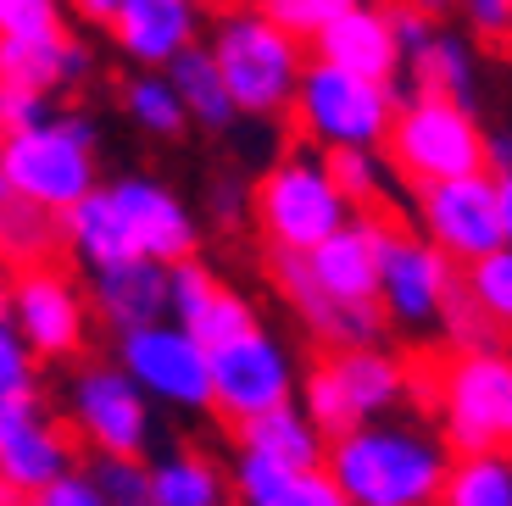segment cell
Listing matches in <instances>:
<instances>
[{
    "instance_id": "1",
    "label": "cell",
    "mask_w": 512,
    "mask_h": 506,
    "mask_svg": "<svg viewBox=\"0 0 512 506\" xmlns=\"http://www.w3.org/2000/svg\"><path fill=\"white\" fill-rule=\"evenodd\" d=\"M195 251H201V223H195L190 201L151 173L101 178L84 201L62 212V256H73V267H84V273L106 262H128V256L179 262Z\"/></svg>"
},
{
    "instance_id": "2",
    "label": "cell",
    "mask_w": 512,
    "mask_h": 506,
    "mask_svg": "<svg viewBox=\"0 0 512 506\" xmlns=\"http://www.w3.org/2000/svg\"><path fill=\"white\" fill-rule=\"evenodd\" d=\"M446 462L451 456L435 434L412 429V423H390V412L329 434V451H323V473L340 484V501H357V506L440 501Z\"/></svg>"
},
{
    "instance_id": "3",
    "label": "cell",
    "mask_w": 512,
    "mask_h": 506,
    "mask_svg": "<svg viewBox=\"0 0 512 506\" xmlns=\"http://www.w3.org/2000/svg\"><path fill=\"white\" fill-rule=\"evenodd\" d=\"M412 395L435 406L451 451H507L512 445V362L496 351H451L412 362Z\"/></svg>"
},
{
    "instance_id": "4",
    "label": "cell",
    "mask_w": 512,
    "mask_h": 506,
    "mask_svg": "<svg viewBox=\"0 0 512 506\" xmlns=\"http://www.w3.org/2000/svg\"><path fill=\"white\" fill-rule=\"evenodd\" d=\"M0 184L62 217L101 184V128L90 112L56 106L39 123L0 134Z\"/></svg>"
},
{
    "instance_id": "5",
    "label": "cell",
    "mask_w": 512,
    "mask_h": 506,
    "mask_svg": "<svg viewBox=\"0 0 512 506\" xmlns=\"http://www.w3.org/2000/svg\"><path fill=\"white\" fill-rule=\"evenodd\" d=\"M206 51L218 62L240 117L273 123V117L290 112L295 78H301L307 56H301V39L273 23L262 6H229L212 28V39H206Z\"/></svg>"
},
{
    "instance_id": "6",
    "label": "cell",
    "mask_w": 512,
    "mask_h": 506,
    "mask_svg": "<svg viewBox=\"0 0 512 506\" xmlns=\"http://www.w3.org/2000/svg\"><path fill=\"white\" fill-rule=\"evenodd\" d=\"M62 423L84 456H151L156 451V401L117 362H67Z\"/></svg>"
},
{
    "instance_id": "7",
    "label": "cell",
    "mask_w": 512,
    "mask_h": 506,
    "mask_svg": "<svg viewBox=\"0 0 512 506\" xmlns=\"http://www.w3.org/2000/svg\"><path fill=\"white\" fill-rule=\"evenodd\" d=\"M251 217L268 245H279V251H312V245H323L351 217V201L329 178L323 151H290L256 178Z\"/></svg>"
},
{
    "instance_id": "8",
    "label": "cell",
    "mask_w": 512,
    "mask_h": 506,
    "mask_svg": "<svg viewBox=\"0 0 512 506\" xmlns=\"http://www.w3.org/2000/svg\"><path fill=\"white\" fill-rule=\"evenodd\" d=\"M390 112H396V78H362L334 62H307L284 117H295V128L318 151H329V145H379Z\"/></svg>"
},
{
    "instance_id": "9",
    "label": "cell",
    "mask_w": 512,
    "mask_h": 506,
    "mask_svg": "<svg viewBox=\"0 0 512 506\" xmlns=\"http://www.w3.org/2000/svg\"><path fill=\"white\" fill-rule=\"evenodd\" d=\"M6 323L28 340V351L39 362H78L90 351V329H95V312H90V290L73 279V267H62L56 256L45 262H28L12 267V301H6Z\"/></svg>"
},
{
    "instance_id": "10",
    "label": "cell",
    "mask_w": 512,
    "mask_h": 506,
    "mask_svg": "<svg viewBox=\"0 0 512 506\" xmlns=\"http://www.w3.org/2000/svg\"><path fill=\"white\" fill-rule=\"evenodd\" d=\"M384 151L390 167L412 184H435V178L479 173L485 167V134L468 117L462 101H440V95H418V101L396 106L390 128H384Z\"/></svg>"
},
{
    "instance_id": "11",
    "label": "cell",
    "mask_w": 512,
    "mask_h": 506,
    "mask_svg": "<svg viewBox=\"0 0 512 506\" xmlns=\"http://www.w3.org/2000/svg\"><path fill=\"white\" fill-rule=\"evenodd\" d=\"M112 362L167 412H212V351L173 317L112 334Z\"/></svg>"
},
{
    "instance_id": "12",
    "label": "cell",
    "mask_w": 512,
    "mask_h": 506,
    "mask_svg": "<svg viewBox=\"0 0 512 506\" xmlns=\"http://www.w3.org/2000/svg\"><path fill=\"white\" fill-rule=\"evenodd\" d=\"M457 279V262L429 234H412L396 217L379 228V312L396 329H429L440 317V295Z\"/></svg>"
},
{
    "instance_id": "13",
    "label": "cell",
    "mask_w": 512,
    "mask_h": 506,
    "mask_svg": "<svg viewBox=\"0 0 512 506\" xmlns=\"http://www.w3.org/2000/svg\"><path fill=\"white\" fill-rule=\"evenodd\" d=\"M279 401H295V362L262 323L212 345V412L223 423L256 418Z\"/></svg>"
},
{
    "instance_id": "14",
    "label": "cell",
    "mask_w": 512,
    "mask_h": 506,
    "mask_svg": "<svg viewBox=\"0 0 512 506\" xmlns=\"http://www.w3.org/2000/svg\"><path fill=\"white\" fill-rule=\"evenodd\" d=\"M418 217L423 234L451 256V262H474V256L496 251L501 240V201H496V173H457L418 184Z\"/></svg>"
},
{
    "instance_id": "15",
    "label": "cell",
    "mask_w": 512,
    "mask_h": 506,
    "mask_svg": "<svg viewBox=\"0 0 512 506\" xmlns=\"http://www.w3.org/2000/svg\"><path fill=\"white\" fill-rule=\"evenodd\" d=\"M78 440L45 401H23L0 412V484L12 501H34L56 473L78 462Z\"/></svg>"
},
{
    "instance_id": "16",
    "label": "cell",
    "mask_w": 512,
    "mask_h": 506,
    "mask_svg": "<svg viewBox=\"0 0 512 506\" xmlns=\"http://www.w3.org/2000/svg\"><path fill=\"white\" fill-rule=\"evenodd\" d=\"M268 279L284 295V306L307 323V334L323 351H334V345H368L384 334L379 301H340V295H329L307 273V251H279V245H268Z\"/></svg>"
},
{
    "instance_id": "17",
    "label": "cell",
    "mask_w": 512,
    "mask_h": 506,
    "mask_svg": "<svg viewBox=\"0 0 512 506\" xmlns=\"http://www.w3.org/2000/svg\"><path fill=\"white\" fill-rule=\"evenodd\" d=\"M167 317L184 323L206 351L223 345V340H234V334H245L251 323H262L256 306L245 301L240 290H229V284H223L201 256H179V262H167Z\"/></svg>"
},
{
    "instance_id": "18",
    "label": "cell",
    "mask_w": 512,
    "mask_h": 506,
    "mask_svg": "<svg viewBox=\"0 0 512 506\" xmlns=\"http://www.w3.org/2000/svg\"><path fill=\"white\" fill-rule=\"evenodd\" d=\"M201 12V0H117V12L106 17V34L128 67H167L201 39Z\"/></svg>"
},
{
    "instance_id": "19",
    "label": "cell",
    "mask_w": 512,
    "mask_h": 506,
    "mask_svg": "<svg viewBox=\"0 0 512 506\" xmlns=\"http://www.w3.org/2000/svg\"><path fill=\"white\" fill-rule=\"evenodd\" d=\"M0 78L12 84H34L45 95H78L95 78V51L90 39L73 28H51V34H0Z\"/></svg>"
},
{
    "instance_id": "20",
    "label": "cell",
    "mask_w": 512,
    "mask_h": 506,
    "mask_svg": "<svg viewBox=\"0 0 512 506\" xmlns=\"http://www.w3.org/2000/svg\"><path fill=\"white\" fill-rule=\"evenodd\" d=\"M90 312L106 334L140 329L167 317V262L156 256H128V262H106L90 273Z\"/></svg>"
},
{
    "instance_id": "21",
    "label": "cell",
    "mask_w": 512,
    "mask_h": 506,
    "mask_svg": "<svg viewBox=\"0 0 512 506\" xmlns=\"http://www.w3.org/2000/svg\"><path fill=\"white\" fill-rule=\"evenodd\" d=\"M223 473H229V501L245 506H340V484L323 468H290L251 445H234Z\"/></svg>"
},
{
    "instance_id": "22",
    "label": "cell",
    "mask_w": 512,
    "mask_h": 506,
    "mask_svg": "<svg viewBox=\"0 0 512 506\" xmlns=\"http://www.w3.org/2000/svg\"><path fill=\"white\" fill-rule=\"evenodd\" d=\"M312 51H318V62H334V67H346V73H362V78H396L401 73V39L390 28V17H384V6H368V0H357L340 17H329L312 34Z\"/></svg>"
},
{
    "instance_id": "23",
    "label": "cell",
    "mask_w": 512,
    "mask_h": 506,
    "mask_svg": "<svg viewBox=\"0 0 512 506\" xmlns=\"http://www.w3.org/2000/svg\"><path fill=\"white\" fill-rule=\"evenodd\" d=\"M384 223L390 217H379V212L346 217L329 240L307 251V273L329 295H340V301H379L373 290H379V228Z\"/></svg>"
},
{
    "instance_id": "24",
    "label": "cell",
    "mask_w": 512,
    "mask_h": 506,
    "mask_svg": "<svg viewBox=\"0 0 512 506\" xmlns=\"http://www.w3.org/2000/svg\"><path fill=\"white\" fill-rule=\"evenodd\" d=\"M323 362H329L334 384H340V395H346L351 418H384V412H396V406L412 401V362H401V356L379 351V345H334V351H323Z\"/></svg>"
},
{
    "instance_id": "25",
    "label": "cell",
    "mask_w": 512,
    "mask_h": 506,
    "mask_svg": "<svg viewBox=\"0 0 512 506\" xmlns=\"http://www.w3.org/2000/svg\"><path fill=\"white\" fill-rule=\"evenodd\" d=\"M145 490H151V506H223L229 473L201 445H173V451L145 456Z\"/></svg>"
},
{
    "instance_id": "26",
    "label": "cell",
    "mask_w": 512,
    "mask_h": 506,
    "mask_svg": "<svg viewBox=\"0 0 512 506\" xmlns=\"http://www.w3.org/2000/svg\"><path fill=\"white\" fill-rule=\"evenodd\" d=\"M234 429V445H251V451H268L290 468H323V451H329V434L301 412L295 401H279L256 418H240L229 423Z\"/></svg>"
},
{
    "instance_id": "27",
    "label": "cell",
    "mask_w": 512,
    "mask_h": 506,
    "mask_svg": "<svg viewBox=\"0 0 512 506\" xmlns=\"http://www.w3.org/2000/svg\"><path fill=\"white\" fill-rule=\"evenodd\" d=\"M162 73L173 78V89H179V101H184V117H190V128H206V134H229V128L240 123V106H234L229 84H223L218 62H212V51H206L201 39H195L190 51L173 56V62H167Z\"/></svg>"
},
{
    "instance_id": "28",
    "label": "cell",
    "mask_w": 512,
    "mask_h": 506,
    "mask_svg": "<svg viewBox=\"0 0 512 506\" xmlns=\"http://www.w3.org/2000/svg\"><path fill=\"white\" fill-rule=\"evenodd\" d=\"M45 256H62V217L17 195L12 184H0V262L28 267Z\"/></svg>"
},
{
    "instance_id": "29",
    "label": "cell",
    "mask_w": 512,
    "mask_h": 506,
    "mask_svg": "<svg viewBox=\"0 0 512 506\" xmlns=\"http://www.w3.org/2000/svg\"><path fill=\"white\" fill-rule=\"evenodd\" d=\"M117 106H123V117L140 128V134H151V140H179L184 128H190L179 89H173V78H167L162 67H134V73L123 78V89H117Z\"/></svg>"
},
{
    "instance_id": "30",
    "label": "cell",
    "mask_w": 512,
    "mask_h": 506,
    "mask_svg": "<svg viewBox=\"0 0 512 506\" xmlns=\"http://www.w3.org/2000/svg\"><path fill=\"white\" fill-rule=\"evenodd\" d=\"M401 67L412 73L418 95H440V101H462L474 95V62H468V45L451 34H429L423 45H412L401 56Z\"/></svg>"
},
{
    "instance_id": "31",
    "label": "cell",
    "mask_w": 512,
    "mask_h": 506,
    "mask_svg": "<svg viewBox=\"0 0 512 506\" xmlns=\"http://www.w3.org/2000/svg\"><path fill=\"white\" fill-rule=\"evenodd\" d=\"M440 501L451 506H512V456L507 451H457L440 479Z\"/></svg>"
},
{
    "instance_id": "32",
    "label": "cell",
    "mask_w": 512,
    "mask_h": 506,
    "mask_svg": "<svg viewBox=\"0 0 512 506\" xmlns=\"http://www.w3.org/2000/svg\"><path fill=\"white\" fill-rule=\"evenodd\" d=\"M323 162H329V178L340 184V195H346L351 206L396 217L390 212V190H384V162L373 156V145H329Z\"/></svg>"
},
{
    "instance_id": "33",
    "label": "cell",
    "mask_w": 512,
    "mask_h": 506,
    "mask_svg": "<svg viewBox=\"0 0 512 506\" xmlns=\"http://www.w3.org/2000/svg\"><path fill=\"white\" fill-rule=\"evenodd\" d=\"M39 356L28 351V340L0 317V412L23 401H45V379H39Z\"/></svg>"
},
{
    "instance_id": "34",
    "label": "cell",
    "mask_w": 512,
    "mask_h": 506,
    "mask_svg": "<svg viewBox=\"0 0 512 506\" xmlns=\"http://www.w3.org/2000/svg\"><path fill=\"white\" fill-rule=\"evenodd\" d=\"M457 267H462V284L474 290V301L496 317L501 329H512V245H496V251L457 262Z\"/></svg>"
},
{
    "instance_id": "35",
    "label": "cell",
    "mask_w": 512,
    "mask_h": 506,
    "mask_svg": "<svg viewBox=\"0 0 512 506\" xmlns=\"http://www.w3.org/2000/svg\"><path fill=\"white\" fill-rule=\"evenodd\" d=\"M295 390H301V412H307L312 423H318L323 434H340V429H351V406H346V395H340V384H334V373H329V362H312L301 379H295Z\"/></svg>"
},
{
    "instance_id": "36",
    "label": "cell",
    "mask_w": 512,
    "mask_h": 506,
    "mask_svg": "<svg viewBox=\"0 0 512 506\" xmlns=\"http://www.w3.org/2000/svg\"><path fill=\"white\" fill-rule=\"evenodd\" d=\"M101 490V506H151L145 490V456H90L84 462Z\"/></svg>"
},
{
    "instance_id": "37",
    "label": "cell",
    "mask_w": 512,
    "mask_h": 506,
    "mask_svg": "<svg viewBox=\"0 0 512 506\" xmlns=\"http://www.w3.org/2000/svg\"><path fill=\"white\" fill-rule=\"evenodd\" d=\"M256 6H262V12L273 17V23L290 28V34L301 39V45H307V39L318 34V28L329 23V17H340L346 6H357V0H256Z\"/></svg>"
},
{
    "instance_id": "38",
    "label": "cell",
    "mask_w": 512,
    "mask_h": 506,
    "mask_svg": "<svg viewBox=\"0 0 512 506\" xmlns=\"http://www.w3.org/2000/svg\"><path fill=\"white\" fill-rule=\"evenodd\" d=\"M67 23L62 0H0V34H51Z\"/></svg>"
},
{
    "instance_id": "39",
    "label": "cell",
    "mask_w": 512,
    "mask_h": 506,
    "mask_svg": "<svg viewBox=\"0 0 512 506\" xmlns=\"http://www.w3.org/2000/svg\"><path fill=\"white\" fill-rule=\"evenodd\" d=\"M206 217L218 228H240L245 217H251V184L234 173H218L206 178Z\"/></svg>"
},
{
    "instance_id": "40",
    "label": "cell",
    "mask_w": 512,
    "mask_h": 506,
    "mask_svg": "<svg viewBox=\"0 0 512 506\" xmlns=\"http://www.w3.org/2000/svg\"><path fill=\"white\" fill-rule=\"evenodd\" d=\"M45 112H56V95L34 84H12V78H0V134L6 128H23V123H39Z\"/></svg>"
},
{
    "instance_id": "41",
    "label": "cell",
    "mask_w": 512,
    "mask_h": 506,
    "mask_svg": "<svg viewBox=\"0 0 512 506\" xmlns=\"http://www.w3.org/2000/svg\"><path fill=\"white\" fill-rule=\"evenodd\" d=\"M462 12H468V23H474V34L485 39L496 56H512V0H457Z\"/></svg>"
},
{
    "instance_id": "42",
    "label": "cell",
    "mask_w": 512,
    "mask_h": 506,
    "mask_svg": "<svg viewBox=\"0 0 512 506\" xmlns=\"http://www.w3.org/2000/svg\"><path fill=\"white\" fill-rule=\"evenodd\" d=\"M39 506H101V490H95V479H90V468H84V456H78L67 473H56L45 490L34 495Z\"/></svg>"
},
{
    "instance_id": "43",
    "label": "cell",
    "mask_w": 512,
    "mask_h": 506,
    "mask_svg": "<svg viewBox=\"0 0 512 506\" xmlns=\"http://www.w3.org/2000/svg\"><path fill=\"white\" fill-rule=\"evenodd\" d=\"M67 17H78L84 28H106V17L117 12V0H62Z\"/></svg>"
},
{
    "instance_id": "44",
    "label": "cell",
    "mask_w": 512,
    "mask_h": 506,
    "mask_svg": "<svg viewBox=\"0 0 512 506\" xmlns=\"http://www.w3.org/2000/svg\"><path fill=\"white\" fill-rule=\"evenodd\" d=\"M485 173H512V140L507 134L485 140Z\"/></svg>"
},
{
    "instance_id": "45",
    "label": "cell",
    "mask_w": 512,
    "mask_h": 506,
    "mask_svg": "<svg viewBox=\"0 0 512 506\" xmlns=\"http://www.w3.org/2000/svg\"><path fill=\"white\" fill-rule=\"evenodd\" d=\"M496 201H501V240L512 245V173H496Z\"/></svg>"
},
{
    "instance_id": "46",
    "label": "cell",
    "mask_w": 512,
    "mask_h": 506,
    "mask_svg": "<svg viewBox=\"0 0 512 506\" xmlns=\"http://www.w3.org/2000/svg\"><path fill=\"white\" fill-rule=\"evenodd\" d=\"M407 6H412V12H423L429 23H440V17L457 12V0H407Z\"/></svg>"
},
{
    "instance_id": "47",
    "label": "cell",
    "mask_w": 512,
    "mask_h": 506,
    "mask_svg": "<svg viewBox=\"0 0 512 506\" xmlns=\"http://www.w3.org/2000/svg\"><path fill=\"white\" fill-rule=\"evenodd\" d=\"M6 301H12V267L0 262V317H6Z\"/></svg>"
},
{
    "instance_id": "48",
    "label": "cell",
    "mask_w": 512,
    "mask_h": 506,
    "mask_svg": "<svg viewBox=\"0 0 512 506\" xmlns=\"http://www.w3.org/2000/svg\"><path fill=\"white\" fill-rule=\"evenodd\" d=\"M0 506H12V495H6V484H0Z\"/></svg>"
},
{
    "instance_id": "49",
    "label": "cell",
    "mask_w": 512,
    "mask_h": 506,
    "mask_svg": "<svg viewBox=\"0 0 512 506\" xmlns=\"http://www.w3.org/2000/svg\"><path fill=\"white\" fill-rule=\"evenodd\" d=\"M201 6H229V0H201Z\"/></svg>"
}]
</instances>
